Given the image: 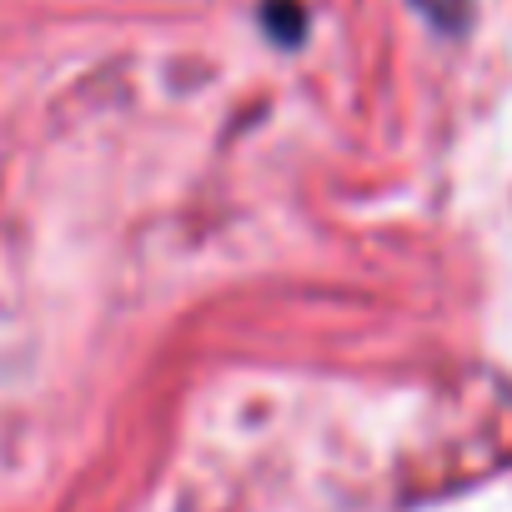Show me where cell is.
<instances>
[{
  "mask_svg": "<svg viewBox=\"0 0 512 512\" xmlns=\"http://www.w3.org/2000/svg\"><path fill=\"white\" fill-rule=\"evenodd\" d=\"M427 6H432V11H442V0H427Z\"/></svg>",
  "mask_w": 512,
  "mask_h": 512,
  "instance_id": "obj_1",
  "label": "cell"
}]
</instances>
